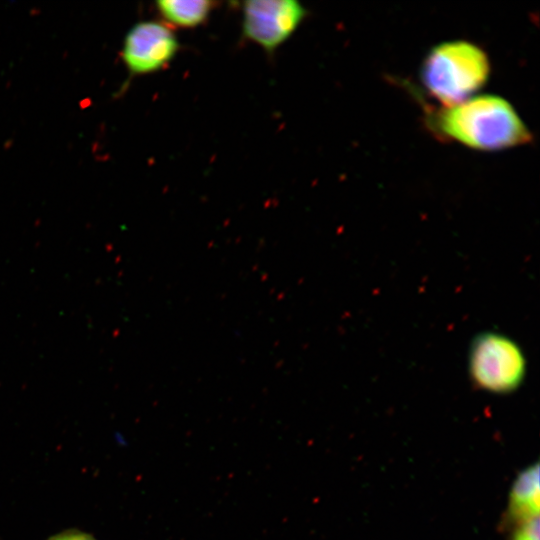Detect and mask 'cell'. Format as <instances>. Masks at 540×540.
Here are the masks:
<instances>
[{
	"mask_svg": "<svg viewBox=\"0 0 540 540\" xmlns=\"http://www.w3.org/2000/svg\"><path fill=\"white\" fill-rule=\"evenodd\" d=\"M525 370L523 352L510 338L485 332L474 339L469 373L478 387L493 393L511 392L522 383Z\"/></svg>",
	"mask_w": 540,
	"mask_h": 540,
	"instance_id": "3957f363",
	"label": "cell"
},
{
	"mask_svg": "<svg viewBox=\"0 0 540 540\" xmlns=\"http://www.w3.org/2000/svg\"><path fill=\"white\" fill-rule=\"evenodd\" d=\"M439 136L481 151H497L530 143L532 134L504 98L481 95L444 107L428 116Z\"/></svg>",
	"mask_w": 540,
	"mask_h": 540,
	"instance_id": "6da1fadb",
	"label": "cell"
},
{
	"mask_svg": "<svg viewBox=\"0 0 540 540\" xmlns=\"http://www.w3.org/2000/svg\"><path fill=\"white\" fill-rule=\"evenodd\" d=\"M216 2L208 0H161L157 11L167 26L195 28L209 18Z\"/></svg>",
	"mask_w": 540,
	"mask_h": 540,
	"instance_id": "52a82bcc",
	"label": "cell"
},
{
	"mask_svg": "<svg viewBox=\"0 0 540 540\" xmlns=\"http://www.w3.org/2000/svg\"><path fill=\"white\" fill-rule=\"evenodd\" d=\"M49 540H95V539L84 532L71 530V531H65L58 535H55L51 537Z\"/></svg>",
	"mask_w": 540,
	"mask_h": 540,
	"instance_id": "9c48e42d",
	"label": "cell"
},
{
	"mask_svg": "<svg viewBox=\"0 0 540 540\" xmlns=\"http://www.w3.org/2000/svg\"><path fill=\"white\" fill-rule=\"evenodd\" d=\"M489 74L490 61L484 50L461 40L431 49L420 71L428 93L446 107L469 99L486 83Z\"/></svg>",
	"mask_w": 540,
	"mask_h": 540,
	"instance_id": "7a4b0ae2",
	"label": "cell"
},
{
	"mask_svg": "<svg viewBox=\"0 0 540 540\" xmlns=\"http://www.w3.org/2000/svg\"><path fill=\"white\" fill-rule=\"evenodd\" d=\"M179 48L178 39L169 26L158 21H142L125 36L122 58L130 73L150 74L168 65Z\"/></svg>",
	"mask_w": 540,
	"mask_h": 540,
	"instance_id": "5b68a950",
	"label": "cell"
},
{
	"mask_svg": "<svg viewBox=\"0 0 540 540\" xmlns=\"http://www.w3.org/2000/svg\"><path fill=\"white\" fill-rule=\"evenodd\" d=\"M307 10L295 0H250L242 7V33L273 53L297 30Z\"/></svg>",
	"mask_w": 540,
	"mask_h": 540,
	"instance_id": "277c9868",
	"label": "cell"
},
{
	"mask_svg": "<svg viewBox=\"0 0 540 540\" xmlns=\"http://www.w3.org/2000/svg\"><path fill=\"white\" fill-rule=\"evenodd\" d=\"M514 526L510 540H539V517Z\"/></svg>",
	"mask_w": 540,
	"mask_h": 540,
	"instance_id": "ba28073f",
	"label": "cell"
},
{
	"mask_svg": "<svg viewBox=\"0 0 540 540\" xmlns=\"http://www.w3.org/2000/svg\"><path fill=\"white\" fill-rule=\"evenodd\" d=\"M540 485L539 464L522 470L514 480L508 499L507 519L518 523L539 517Z\"/></svg>",
	"mask_w": 540,
	"mask_h": 540,
	"instance_id": "8992f818",
	"label": "cell"
}]
</instances>
